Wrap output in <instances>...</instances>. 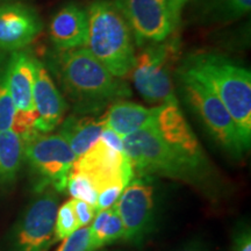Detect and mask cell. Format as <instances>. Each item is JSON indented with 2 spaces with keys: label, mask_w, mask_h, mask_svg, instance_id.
I'll return each instance as SVG.
<instances>
[{
  "label": "cell",
  "mask_w": 251,
  "mask_h": 251,
  "mask_svg": "<svg viewBox=\"0 0 251 251\" xmlns=\"http://www.w3.org/2000/svg\"><path fill=\"white\" fill-rule=\"evenodd\" d=\"M181 70L212 89L236 125L244 149L251 142V74L249 69L218 54L192 55Z\"/></svg>",
  "instance_id": "obj_1"
},
{
  "label": "cell",
  "mask_w": 251,
  "mask_h": 251,
  "mask_svg": "<svg viewBox=\"0 0 251 251\" xmlns=\"http://www.w3.org/2000/svg\"><path fill=\"white\" fill-rule=\"evenodd\" d=\"M58 69L63 86L80 113L98 111L109 101L131 96L127 84L113 76L86 48L62 51Z\"/></svg>",
  "instance_id": "obj_2"
},
{
  "label": "cell",
  "mask_w": 251,
  "mask_h": 251,
  "mask_svg": "<svg viewBox=\"0 0 251 251\" xmlns=\"http://www.w3.org/2000/svg\"><path fill=\"white\" fill-rule=\"evenodd\" d=\"M86 49L113 76L130 74L135 58L133 33L117 0H94L87 9Z\"/></svg>",
  "instance_id": "obj_3"
},
{
  "label": "cell",
  "mask_w": 251,
  "mask_h": 251,
  "mask_svg": "<svg viewBox=\"0 0 251 251\" xmlns=\"http://www.w3.org/2000/svg\"><path fill=\"white\" fill-rule=\"evenodd\" d=\"M122 143L134 178L135 176H137V178L159 176L198 185L203 181L202 178L166 144L151 125L122 137Z\"/></svg>",
  "instance_id": "obj_4"
},
{
  "label": "cell",
  "mask_w": 251,
  "mask_h": 251,
  "mask_svg": "<svg viewBox=\"0 0 251 251\" xmlns=\"http://www.w3.org/2000/svg\"><path fill=\"white\" fill-rule=\"evenodd\" d=\"M25 142L27 159L39 193L46 188L62 192L67 188L69 175L76 161V155L59 134H41L34 131Z\"/></svg>",
  "instance_id": "obj_5"
},
{
  "label": "cell",
  "mask_w": 251,
  "mask_h": 251,
  "mask_svg": "<svg viewBox=\"0 0 251 251\" xmlns=\"http://www.w3.org/2000/svg\"><path fill=\"white\" fill-rule=\"evenodd\" d=\"M179 76L185 98L212 136L229 155L241 158L246 149L233 118L219 97L211 87L188 72L181 70Z\"/></svg>",
  "instance_id": "obj_6"
},
{
  "label": "cell",
  "mask_w": 251,
  "mask_h": 251,
  "mask_svg": "<svg viewBox=\"0 0 251 251\" xmlns=\"http://www.w3.org/2000/svg\"><path fill=\"white\" fill-rule=\"evenodd\" d=\"M175 47L171 43L147 47L135 56L130 74L135 89L149 103H178L171 78Z\"/></svg>",
  "instance_id": "obj_7"
},
{
  "label": "cell",
  "mask_w": 251,
  "mask_h": 251,
  "mask_svg": "<svg viewBox=\"0 0 251 251\" xmlns=\"http://www.w3.org/2000/svg\"><path fill=\"white\" fill-rule=\"evenodd\" d=\"M58 192L52 188L39 192L15 225L8 251H48L54 238Z\"/></svg>",
  "instance_id": "obj_8"
},
{
  "label": "cell",
  "mask_w": 251,
  "mask_h": 251,
  "mask_svg": "<svg viewBox=\"0 0 251 251\" xmlns=\"http://www.w3.org/2000/svg\"><path fill=\"white\" fill-rule=\"evenodd\" d=\"M150 125L196 174L203 180L209 177V165L205 153L178 103H164L153 107Z\"/></svg>",
  "instance_id": "obj_9"
},
{
  "label": "cell",
  "mask_w": 251,
  "mask_h": 251,
  "mask_svg": "<svg viewBox=\"0 0 251 251\" xmlns=\"http://www.w3.org/2000/svg\"><path fill=\"white\" fill-rule=\"evenodd\" d=\"M71 171L84 176L98 194L115 185L126 187L134 178L125 152L113 149L100 139L85 153L77 157Z\"/></svg>",
  "instance_id": "obj_10"
},
{
  "label": "cell",
  "mask_w": 251,
  "mask_h": 251,
  "mask_svg": "<svg viewBox=\"0 0 251 251\" xmlns=\"http://www.w3.org/2000/svg\"><path fill=\"white\" fill-rule=\"evenodd\" d=\"M5 78L17 111L12 129L25 141L36 131L34 126L37 115L33 99L34 58L25 52H15L9 61Z\"/></svg>",
  "instance_id": "obj_11"
},
{
  "label": "cell",
  "mask_w": 251,
  "mask_h": 251,
  "mask_svg": "<svg viewBox=\"0 0 251 251\" xmlns=\"http://www.w3.org/2000/svg\"><path fill=\"white\" fill-rule=\"evenodd\" d=\"M124 226V240L137 243L151 227L155 211L152 185L143 178H133L114 205Z\"/></svg>",
  "instance_id": "obj_12"
},
{
  "label": "cell",
  "mask_w": 251,
  "mask_h": 251,
  "mask_svg": "<svg viewBox=\"0 0 251 251\" xmlns=\"http://www.w3.org/2000/svg\"><path fill=\"white\" fill-rule=\"evenodd\" d=\"M139 46L168 39L174 25L166 0H117Z\"/></svg>",
  "instance_id": "obj_13"
},
{
  "label": "cell",
  "mask_w": 251,
  "mask_h": 251,
  "mask_svg": "<svg viewBox=\"0 0 251 251\" xmlns=\"http://www.w3.org/2000/svg\"><path fill=\"white\" fill-rule=\"evenodd\" d=\"M33 99L36 111L34 128L41 134H49L61 125L68 109V103L49 72L40 61L34 58Z\"/></svg>",
  "instance_id": "obj_14"
},
{
  "label": "cell",
  "mask_w": 251,
  "mask_h": 251,
  "mask_svg": "<svg viewBox=\"0 0 251 251\" xmlns=\"http://www.w3.org/2000/svg\"><path fill=\"white\" fill-rule=\"evenodd\" d=\"M42 29L39 15L21 4L0 7V49L19 50L36 39Z\"/></svg>",
  "instance_id": "obj_15"
},
{
  "label": "cell",
  "mask_w": 251,
  "mask_h": 251,
  "mask_svg": "<svg viewBox=\"0 0 251 251\" xmlns=\"http://www.w3.org/2000/svg\"><path fill=\"white\" fill-rule=\"evenodd\" d=\"M50 39L61 51L83 48L89 33L87 11L76 4L62 7L51 19Z\"/></svg>",
  "instance_id": "obj_16"
},
{
  "label": "cell",
  "mask_w": 251,
  "mask_h": 251,
  "mask_svg": "<svg viewBox=\"0 0 251 251\" xmlns=\"http://www.w3.org/2000/svg\"><path fill=\"white\" fill-rule=\"evenodd\" d=\"M153 108H146L139 103L117 100L100 118L103 127L125 137L143 129L151 124Z\"/></svg>",
  "instance_id": "obj_17"
},
{
  "label": "cell",
  "mask_w": 251,
  "mask_h": 251,
  "mask_svg": "<svg viewBox=\"0 0 251 251\" xmlns=\"http://www.w3.org/2000/svg\"><path fill=\"white\" fill-rule=\"evenodd\" d=\"M102 130L100 119L71 115L61 122L58 134L67 141L76 157H79L100 139Z\"/></svg>",
  "instance_id": "obj_18"
},
{
  "label": "cell",
  "mask_w": 251,
  "mask_h": 251,
  "mask_svg": "<svg viewBox=\"0 0 251 251\" xmlns=\"http://www.w3.org/2000/svg\"><path fill=\"white\" fill-rule=\"evenodd\" d=\"M25 158V142L13 129L0 131V186L12 184Z\"/></svg>",
  "instance_id": "obj_19"
},
{
  "label": "cell",
  "mask_w": 251,
  "mask_h": 251,
  "mask_svg": "<svg viewBox=\"0 0 251 251\" xmlns=\"http://www.w3.org/2000/svg\"><path fill=\"white\" fill-rule=\"evenodd\" d=\"M122 237L124 226L115 206L97 213L90 227V251H96Z\"/></svg>",
  "instance_id": "obj_20"
},
{
  "label": "cell",
  "mask_w": 251,
  "mask_h": 251,
  "mask_svg": "<svg viewBox=\"0 0 251 251\" xmlns=\"http://www.w3.org/2000/svg\"><path fill=\"white\" fill-rule=\"evenodd\" d=\"M79 227H78L76 216H75L71 200H68V201H65L57 208L52 243L59 242V241H63L64 238L69 237Z\"/></svg>",
  "instance_id": "obj_21"
},
{
  "label": "cell",
  "mask_w": 251,
  "mask_h": 251,
  "mask_svg": "<svg viewBox=\"0 0 251 251\" xmlns=\"http://www.w3.org/2000/svg\"><path fill=\"white\" fill-rule=\"evenodd\" d=\"M67 188L69 190V193H70L75 199L83 200V201L93 206L94 208L97 207L98 192H97L96 188L92 186V184H91L84 176L77 174V172L71 171L68 178Z\"/></svg>",
  "instance_id": "obj_22"
},
{
  "label": "cell",
  "mask_w": 251,
  "mask_h": 251,
  "mask_svg": "<svg viewBox=\"0 0 251 251\" xmlns=\"http://www.w3.org/2000/svg\"><path fill=\"white\" fill-rule=\"evenodd\" d=\"M15 106L9 94L5 76L0 79V131L12 129L14 124Z\"/></svg>",
  "instance_id": "obj_23"
},
{
  "label": "cell",
  "mask_w": 251,
  "mask_h": 251,
  "mask_svg": "<svg viewBox=\"0 0 251 251\" xmlns=\"http://www.w3.org/2000/svg\"><path fill=\"white\" fill-rule=\"evenodd\" d=\"M56 251H90V227L78 228L62 241Z\"/></svg>",
  "instance_id": "obj_24"
},
{
  "label": "cell",
  "mask_w": 251,
  "mask_h": 251,
  "mask_svg": "<svg viewBox=\"0 0 251 251\" xmlns=\"http://www.w3.org/2000/svg\"><path fill=\"white\" fill-rule=\"evenodd\" d=\"M220 12L227 18H240L249 13L251 0H216Z\"/></svg>",
  "instance_id": "obj_25"
},
{
  "label": "cell",
  "mask_w": 251,
  "mask_h": 251,
  "mask_svg": "<svg viewBox=\"0 0 251 251\" xmlns=\"http://www.w3.org/2000/svg\"><path fill=\"white\" fill-rule=\"evenodd\" d=\"M72 207H74L75 216H76L78 227H89V225L92 224L94 216L97 214L96 208L93 206H91L90 203H87L83 200L79 199H71Z\"/></svg>",
  "instance_id": "obj_26"
},
{
  "label": "cell",
  "mask_w": 251,
  "mask_h": 251,
  "mask_svg": "<svg viewBox=\"0 0 251 251\" xmlns=\"http://www.w3.org/2000/svg\"><path fill=\"white\" fill-rule=\"evenodd\" d=\"M124 188L125 187L115 185V186H111L101 191V192L98 194V201H97L96 207L97 213L103 211V209L111 208V207L114 206L115 202L119 200V197H120Z\"/></svg>",
  "instance_id": "obj_27"
},
{
  "label": "cell",
  "mask_w": 251,
  "mask_h": 251,
  "mask_svg": "<svg viewBox=\"0 0 251 251\" xmlns=\"http://www.w3.org/2000/svg\"><path fill=\"white\" fill-rule=\"evenodd\" d=\"M233 251H251V234L249 228H243L235 235Z\"/></svg>",
  "instance_id": "obj_28"
},
{
  "label": "cell",
  "mask_w": 251,
  "mask_h": 251,
  "mask_svg": "<svg viewBox=\"0 0 251 251\" xmlns=\"http://www.w3.org/2000/svg\"><path fill=\"white\" fill-rule=\"evenodd\" d=\"M100 140H102L106 144L112 147L113 149L119 150V151H124V143H122V136L114 133V131L108 129V128L103 127V130L100 136Z\"/></svg>",
  "instance_id": "obj_29"
},
{
  "label": "cell",
  "mask_w": 251,
  "mask_h": 251,
  "mask_svg": "<svg viewBox=\"0 0 251 251\" xmlns=\"http://www.w3.org/2000/svg\"><path fill=\"white\" fill-rule=\"evenodd\" d=\"M187 1L188 0H166V4H168V8L169 12H170V17L174 27H177L178 23H179L181 9H183L184 5L186 4Z\"/></svg>",
  "instance_id": "obj_30"
},
{
  "label": "cell",
  "mask_w": 251,
  "mask_h": 251,
  "mask_svg": "<svg viewBox=\"0 0 251 251\" xmlns=\"http://www.w3.org/2000/svg\"><path fill=\"white\" fill-rule=\"evenodd\" d=\"M179 251H202L201 248L199 246H196V244H192V246H188L186 248H184V249H181Z\"/></svg>",
  "instance_id": "obj_31"
}]
</instances>
